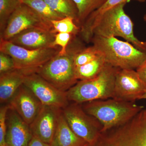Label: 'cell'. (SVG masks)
Returning a JSON list of instances; mask_svg holds the SVG:
<instances>
[{
  "label": "cell",
  "mask_w": 146,
  "mask_h": 146,
  "mask_svg": "<svg viewBox=\"0 0 146 146\" xmlns=\"http://www.w3.org/2000/svg\"><path fill=\"white\" fill-rule=\"evenodd\" d=\"M99 54L93 46L83 49L77 50L74 56V63L75 67L82 66L89 63Z\"/></svg>",
  "instance_id": "25"
},
{
  "label": "cell",
  "mask_w": 146,
  "mask_h": 146,
  "mask_svg": "<svg viewBox=\"0 0 146 146\" xmlns=\"http://www.w3.org/2000/svg\"><path fill=\"white\" fill-rule=\"evenodd\" d=\"M136 71L146 86V58L143 63L137 68Z\"/></svg>",
  "instance_id": "29"
},
{
  "label": "cell",
  "mask_w": 146,
  "mask_h": 146,
  "mask_svg": "<svg viewBox=\"0 0 146 146\" xmlns=\"http://www.w3.org/2000/svg\"><path fill=\"white\" fill-rule=\"evenodd\" d=\"M61 112V108L43 106L39 114L30 125L33 136L50 145L54 136Z\"/></svg>",
  "instance_id": "13"
},
{
  "label": "cell",
  "mask_w": 146,
  "mask_h": 146,
  "mask_svg": "<svg viewBox=\"0 0 146 146\" xmlns=\"http://www.w3.org/2000/svg\"><path fill=\"white\" fill-rule=\"evenodd\" d=\"M87 143L73 132L62 113H60L51 146H83Z\"/></svg>",
  "instance_id": "17"
},
{
  "label": "cell",
  "mask_w": 146,
  "mask_h": 146,
  "mask_svg": "<svg viewBox=\"0 0 146 146\" xmlns=\"http://www.w3.org/2000/svg\"><path fill=\"white\" fill-rule=\"evenodd\" d=\"M21 1H22V2H23H23L24 1H27V0H21Z\"/></svg>",
  "instance_id": "34"
},
{
  "label": "cell",
  "mask_w": 146,
  "mask_h": 146,
  "mask_svg": "<svg viewBox=\"0 0 146 146\" xmlns=\"http://www.w3.org/2000/svg\"><path fill=\"white\" fill-rule=\"evenodd\" d=\"M145 99L146 100V91L145 93L143 95V96L141 98V100Z\"/></svg>",
  "instance_id": "31"
},
{
  "label": "cell",
  "mask_w": 146,
  "mask_h": 146,
  "mask_svg": "<svg viewBox=\"0 0 146 146\" xmlns=\"http://www.w3.org/2000/svg\"><path fill=\"white\" fill-rule=\"evenodd\" d=\"M62 112L73 132L90 146L94 145L101 132L102 126L101 123L87 114L80 104L70 102L62 109Z\"/></svg>",
  "instance_id": "8"
},
{
  "label": "cell",
  "mask_w": 146,
  "mask_h": 146,
  "mask_svg": "<svg viewBox=\"0 0 146 146\" xmlns=\"http://www.w3.org/2000/svg\"><path fill=\"white\" fill-rule=\"evenodd\" d=\"M106 63L104 56L100 54L89 63L76 67V77L78 80H89L95 78L102 70Z\"/></svg>",
  "instance_id": "19"
},
{
  "label": "cell",
  "mask_w": 146,
  "mask_h": 146,
  "mask_svg": "<svg viewBox=\"0 0 146 146\" xmlns=\"http://www.w3.org/2000/svg\"><path fill=\"white\" fill-rule=\"evenodd\" d=\"M146 91V86L136 71L119 69L116 74L113 98L123 101L135 102Z\"/></svg>",
  "instance_id": "11"
},
{
  "label": "cell",
  "mask_w": 146,
  "mask_h": 146,
  "mask_svg": "<svg viewBox=\"0 0 146 146\" xmlns=\"http://www.w3.org/2000/svg\"><path fill=\"white\" fill-rule=\"evenodd\" d=\"M144 20L145 21H146V14H145V16H144ZM144 44H145V46L146 48V42H144Z\"/></svg>",
  "instance_id": "32"
},
{
  "label": "cell",
  "mask_w": 146,
  "mask_h": 146,
  "mask_svg": "<svg viewBox=\"0 0 146 146\" xmlns=\"http://www.w3.org/2000/svg\"><path fill=\"white\" fill-rule=\"evenodd\" d=\"M33 137L30 125L9 107L7 116L6 146H28Z\"/></svg>",
  "instance_id": "14"
},
{
  "label": "cell",
  "mask_w": 146,
  "mask_h": 146,
  "mask_svg": "<svg viewBox=\"0 0 146 146\" xmlns=\"http://www.w3.org/2000/svg\"><path fill=\"white\" fill-rule=\"evenodd\" d=\"M26 74L14 69L0 75V102L7 104L24 84Z\"/></svg>",
  "instance_id": "16"
},
{
  "label": "cell",
  "mask_w": 146,
  "mask_h": 146,
  "mask_svg": "<svg viewBox=\"0 0 146 146\" xmlns=\"http://www.w3.org/2000/svg\"><path fill=\"white\" fill-rule=\"evenodd\" d=\"M93 146H146V109L121 125L102 132Z\"/></svg>",
  "instance_id": "5"
},
{
  "label": "cell",
  "mask_w": 146,
  "mask_h": 146,
  "mask_svg": "<svg viewBox=\"0 0 146 146\" xmlns=\"http://www.w3.org/2000/svg\"><path fill=\"white\" fill-rule=\"evenodd\" d=\"M78 11L79 23L84 22L91 13L100 8L107 0H72Z\"/></svg>",
  "instance_id": "22"
},
{
  "label": "cell",
  "mask_w": 146,
  "mask_h": 146,
  "mask_svg": "<svg viewBox=\"0 0 146 146\" xmlns=\"http://www.w3.org/2000/svg\"><path fill=\"white\" fill-rule=\"evenodd\" d=\"M23 3L31 7L49 22L60 20L65 17L53 10L44 0H27Z\"/></svg>",
  "instance_id": "21"
},
{
  "label": "cell",
  "mask_w": 146,
  "mask_h": 146,
  "mask_svg": "<svg viewBox=\"0 0 146 146\" xmlns=\"http://www.w3.org/2000/svg\"><path fill=\"white\" fill-rule=\"evenodd\" d=\"M131 1H135L144 3L145 0H107L100 8L93 12L84 22L80 32L82 39L86 43L91 42L92 31L95 24L100 17L107 11L123 3H127Z\"/></svg>",
  "instance_id": "18"
},
{
  "label": "cell",
  "mask_w": 146,
  "mask_h": 146,
  "mask_svg": "<svg viewBox=\"0 0 146 146\" xmlns=\"http://www.w3.org/2000/svg\"><path fill=\"white\" fill-rule=\"evenodd\" d=\"M34 28L53 30L51 22L23 3L9 19L5 28L1 33V39L9 40L22 32Z\"/></svg>",
  "instance_id": "9"
},
{
  "label": "cell",
  "mask_w": 146,
  "mask_h": 146,
  "mask_svg": "<svg viewBox=\"0 0 146 146\" xmlns=\"http://www.w3.org/2000/svg\"><path fill=\"white\" fill-rule=\"evenodd\" d=\"M56 34L52 30L34 28L22 32L8 41L28 49L52 48Z\"/></svg>",
  "instance_id": "15"
},
{
  "label": "cell",
  "mask_w": 146,
  "mask_h": 146,
  "mask_svg": "<svg viewBox=\"0 0 146 146\" xmlns=\"http://www.w3.org/2000/svg\"><path fill=\"white\" fill-rule=\"evenodd\" d=\"M77 50L68 48L66 54H58L35 73L56 88L66 92L78 81L76 77L74 63Z\"/></svg>",
  "instance_id": "6"
},
{
  "label": "cell",
  "mask_w": 146,
  "mask_h": 146,
  "mask_svg": "<svg viewBox=\"0 0 146 146\" xmlns=\"http://www.w3.org/2000/svg\"><path fill=\"white\" fill-rule=\"evenodd\" d=\"M23 84L34 94L43 105L63 109L70 103L66 92L56 88L36 73L26 75Z\"/></svg>",
  "instance_id": "10"
},
{
  "label": "cell",
  "mask_w": 146,
  "mask_h": 146,
  "mask_svg": "<svg viewBox=\"0 0 146 146\" xmlns=\"http://www.w3.org/2000/svg\"><path fill=\"white\" fill-rule=\"evenodd\" d=\"M23 3L21 0H0L1 33L5 28L10 16Z\"/></svg>",
  "instance_id": "23"
},
{
  "label": "cell",
  "mask_w": 146,
  "mask_h": 146,
  "mask_svg": "<svg viewBox=\"0 0 146 146\" xmlns=\"http://www.w3.org/2000/svg\"><path fill=\"white\" fill-rule=\"evenodd\" d=\"M72 35V34L67 33H58L55 35L52 47L55 48L56 46L61 47L58 54L63 55L67 53L68 46Z\"/></svg>",
  "instance_id": "26"
},
{
  "label": "cell",
  "mask_w": 146,
  "mask_h": 146,
  "mask_svg": "<svg viewBox=\"0 0 146 146\" xmlns=\"http://www.w3.org/2000/svg\"><path fill=\"white\" fill-rule=\"evenodd\" d=\"M119 69L106 63L95 78L79 80L66 91L68 100L82 104L92 101L113 98L115 77Z\"/></svg>",
  "instance_id": "3"
},
{
  "label": "cell",
  "mask_w": 146,
  "mask_h": 146,
  "mask_svg": "<svg viewBox=\"0 0 146 146\" xmlns=\"http://www.w3.org/2000/svg\"><path fill=\"white\" fill-rule=\"evenodd\" d=\"M83 146H91L90 145H89L88 143H86V144H85V145H83Z\"/></svg>",
  "instance_id": "33"
},
{
  "label": "cell",
  "mask_w": 146,
  "mask_h": 146,
  "mask_svg": "<svg viewBox=\"0 0 146 146\" xmlns=\"http://www.w3.org/2000/svg\"><path fill=\"white\" fill-rule=\"evenodd\" d=\"M106 63L120 69H137L146 58V52L114 36L94 35L91 40Z\"/></svg>",
  "instance_id": "2"
},
{
  "label": "cell",
  "mask_w": 146,
  "mask_h": 146,
  "mask_svg": "<svg viewBox=\"0 0 146 146\" xmlns=\"http://www.w3.org/2000/svg\"><path fill=\"white\" fill-rule=\"evenodd\" d=\"M9 108L7 104L1 105L0 108V146H6L7 116Z\"/></svg>",
  "instance_id": "27"
},
{
  "label": "cell",
  "mask_w": 146,
  "mask_h": 146,
  "mask_svg": "<svg viewBox=\"0 0 146 146\" xmlns=\"http://www.w3.org/2000/svg\"></svg>",
  "instance_id": "35"
},
{
  "label": "cell",
  "mask_w": 146,
  "mask_h": 146,
  "mask_svg": "<svg viewBox=\"0 0 146 146\" xmlns=\"http://www.w3.org/2000/svg\"><path fill=\"white\" fill-rule=\"evenodd\" d=\"M56 12L64 17H72L78 23V11L72 0H44Z\"/></svg>",
  "instance_id": "20"
},
{
  "label": "cell",
  "mask_w": 146,
  "mask_h": 146,
  "mask_svg": "<svg viewBox=\"0 0 146 146\" xmlns=\"http://www.w3.org/2000/svg\"><path fill=\"white\" fill-rule=\"evenodd\" d=\"M15 69L13 59L8 55L0 52V74Z\"/></svg>",
  "instance_id": "28"
},
{
  "label": "cell",
  "mask_w": 146,
  "mask_h": 146,
  "mask_svg": "<svg viewBox=\"0 0 146 146\" xmlns=\"http://www.w3.org/2000/svg\"><path fill=\"white\" fill-rule=\"evenodd\" d=\"M74 19L72 17H65L56 21H51L53 26L52 32L70 33L76 35L79 31V27L76 25Z\"/></svg>",
  "instance_id": "24"
},
{
  "label": "cell",
  "mask_w": 146,
  "mask_h": 146,
  "mask_svg": "<svg viewBox=\"0 0 146 146\" xmlns=\"http://www.w3.org/2000/svg\"><path fill=\"white\" fill-rule=\"evenodd\" d=\"M126 3L120 4L103 14L94 26L92 36H120L138 49L146 52L144 42L134 35L133 22L124 10Z\"/></svg>",
  "instance_id": "4"
},
{
  "label": "cell",
  "mask_w": 146,
  "mask_h": 146,
  "mask_svg": "<svg viewBox=\"0 0 146 146\" xmlns=\"http://www.w3.org/2000/svg\"><path fill=\"white\" fill-rule=\"evenodd\" d=\"M28 146H51L50 144L44 142L33 136Z\"/></svg>",
  "instance_id": "30"
},
{
  "label": "cell",
  "mask_w": 146,
  "mask_h": 146,
  "mask_svg": "<svg viewBox=\"0 0 146 146\" xmlns=\"http://www.w3.org/2000/svg\"><path fill=\"white\" fill-rule=\"evenodd\" d=\"M7 104L29 125L35 119L44 106L24 84L20 86Z\"/></svg>",
  "instance_id": "12"
},
{
  "label": "cell",
  "mask_w": 146,
  "mask_h": 146,
  "mask_svg": "<svg viewBox=\"0 0 146 146\" xmlns=\"http://www.w3.org/2000/svg\"><path fill=\"white\" fill-rule=\"evenodd\" d=\"M0 52L13 59L15 69L26 74L35 73L39 68L58 53V47L31 50L14 44L8 40L1 39Z\"/></svg>",
  "instance_id": "7"
},
{
  "label": "cell",
  "mask_w": 146,
  "mask_h": 146,
  "mask_svg": "<svg viewBox=\"0 0 146 146\" xmlns=\"http://www.w3.org/2000/svg\"><path fill=\"white\" fill-rule=\"evenodd\" d=\"M81 104L87 114L101 123V132L125 123L143 109L135 102L114 98L92 101Z\"/></svg>",
  "instance_id": "1"
}]
</instances>
